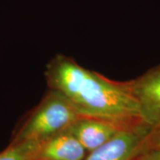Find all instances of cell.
Listing matches in <instances>:
<instances>
[{"instance_id": "1", "label": "cell", "mask_w": 160, "mask_h": 160, "mask_svg": "<svg viewBox=\"0 0 160 160\" xmlns=\"http://www.w3.org/2000/svg\"><path fill=\"white\" fill-rule=\"evenodd\" d=\"M47 82L59 92L82 117L95 118L123 126L144 123L128 83H119L57 55L48 64Z\"/></svg>"}, {"instance_id": "2", "label": "cell", "mask_w": 160, "mask_h": 160, "mask_svg": "<svg viewBox=\"0 0 160 160\" xmlns=\"http://www.w3.org/2000/svg\"><path fill=\"white\" fill-rule=\"evenodd\" d=\"M81 117L59 92L52 90L25 123L13 142H45L67 130Z\"/></svg>"}, {"instance_id": "3", "label": "cell", "mask_w": 160, "mask_h": 160, "mask_svg": "<svg viewBox=\"0 0 160 160\" xmlns=\"http://www.w3.org/2000/svg\"><path fill=\"white\" fill-rule=\"evenodd\" d=\"M151 130L145 123L124 128L112 139L90 152L85 160H134Z\"/></svg>"}, {"instance_id": "4", "label": "cell", "mask_w": 160, "mask_h": 160, "mask_svg": "<svg viewBox=\"0 0 160 160\" xmlns=\"http://www.w3.org/2000/svg\"><path fill=\"white\" fill-rule=\"evenodd\" d=\"M128 84L143 122L152 129L160 127V65Z\"/></svg>"}, {"instance_id": "5", "label": "cell", "mask_w": 160, "mask_h": 160, "mask_svg": "<svg viewBox=\"0 0 160 160\" xmlns=\"http://www.w3.org/2000/svg\"><path fill=\"white\" fill-rule=\"evenodd\" d=\"M125 127L128 126L103 119L81 117L68 130L90 153L112 139Z\"/></svg>"}, {"instance_id": "6", "label": "cell", "mask_w": 160, "mask_h": 160, "mask_svg": "<svg viewBox=\"0 0 160 160\" xmlns=\"http://www.w3.org/2000/svg\"><path fill=\"white\" fill-rule=\"evenodd\" d=\"M86 151L67 129L44 142L39 160H83Z\"/></svg>"}, {"instance_id": "7", "label": "cell", "mask_w": 160, "mask_h": 160, "mask_svg": "<svg viewBox=\"0 0 160 160\" xmlns=\"http://www.w3.org/2000/svg\"><path fill=\"white\" fill-rule=\"evenodd\" d=\"M43 142L39 140L12 142L11 145L0 153V160H39Z\"/></svg>"}, {"instance_id": "8", "label": "cell", "mask_w": 160, "mask_h": 160, "mask_svg": "<svg viewBox=\"0 0 160 160\" xmlns=\"http://www.w3.org/2000/svg\"><path fill=\"white\" fill-rule=\"evenodd\" d=\"M160 148V127L152 129L145 138L140 153L150 149Z\"/></svg>"}, {"instance_id": "9", "label": "cell", "mask_w": 160, "mask_h": 160, "mask_svg": "<svg viewBox=\"0 0 160 160\" xmlns=\"http://www.w3.org/2000/svg\"><path fill=\"white\" fill-rule=\"evenodd\" d=\"M134 160H160V148L150 149L142 152Z\"/></svg>"}]
</instances>
